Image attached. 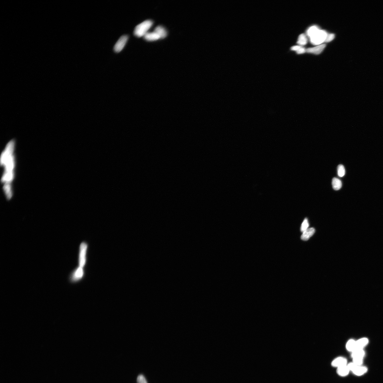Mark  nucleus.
I'll use <instances>...</instances> for the list:
<instances>
[{"label":"nucleus","instance_id":"1","mask_svg":"<svg viewBox=\"0 0 383 383\" xmlns=\"http://www.w3.org/2000/svg\"><path fill=\"white\" fill-rule=\"evenodd\" d=\"M14 146L13 141H11L7 145L5 152L2 153L1 158V165H5L6 172L2 178V182H5L6 184L10 185L13 177V169L14 167V158L13 153Z\"/></svg>","mask_w":383,"mask_h":383},{"label":"nucleus","instance_id":"2","mask_svg":"<svg viewBox=\"0 0 383 383\" xmlns=\"http://www.w3.org/2000/svg\"><path fill=\"white\" fill-rule=\"evenodd\" d=\"M328 34L326 31L319 30L316 26L311 27L307 31V35L310 37L311 43L315 45H320L325 42Z\"/></svg>","mask_w":383,"mask_h":383},{"label":"nucleus","instance_id":"3","mask_svg":"<svg viewBox=\"0 0 383 383\" xmlns=\"http://www.w3.org/2000/svg\"><path fill=\"white\" fill-rule=\"evenodd\" d=\"M153 22L151 20H147L139 24L136 27L134 34L138 37L144 36L148 33V31L152 26Z\"/></svg>","mask_w":383,"mask_h":383},{"label":"nucleus","instance_id":"4","mask_svg":"<svg viewBox=\"0 0 383 383\" xmlns=\"http://www.w3.org/2000/svg\"><path fill=\"white\" fill-rule=\"evenodd\" d=\"M88 245L86 242L81 244L79 255V266L84 268L87 262V254Z\"/></svg>","mask_w":383,"mask_h":383},{"label":"nucleus","instance_id":"5","mask_svg":"<svg viewBox=\"0 0 383 383\" xmlns=\"http://www.w3.org/2000/svg\"><path fill=\"white\" fill-rule=\"evenodd\" d=\"M85 275L84 268L79 267L75 269L71 275L72 281L76 282L81 279Z\"/></svg>","mask_w":383,"mask_h":383},{"label":"nucleus","instance_id":"6","mask_svg":"<svg viewBox=\"0 0 383 383\" xmlns=\"http://www.w3.org/2000/svg\"><path fill=\"white\" fill-rule=\"evenodd\" d=\"M128 36L124 35L121 36L114 46V50L115 52L119 53L123 50L127 42Z\"/></svg>","mask_w":383,"mask_h":383},{"label":"nucleus","instance_id":"7","mask_svg":"<svg viewBox=\"0 0 383 383\" xmlns=\"http://www.w3.org/2000/svg\"><path fill=\"white\" fill-rule=\"evenodd\" d=\"M347 359L343 357H338L333 359L331 363L332 366L337 368L347 365Z\"/></svg>","mask_w":383,"mask_h":383},{"label":"nucleus","instance_id":"8","mask_svg":"<svg viewBox=\"0 0 383 383\" xmlns=\"http://www.w3.org/2000/svg\"><path fill=\"white\" fill-rule=\"evenodd\" d=\"M325 44H322L316 46V47L309 48L306 50V52L314 54H319L326 47Z\"/></svg>","mask_w":383,"mask_h":383},{"label":"nucleus","instance_id":"9","mask_svg":"<svg viewBox=\"0 0 383 383\" xmlns=\"http://www.w3.org/2000/svg\"><path fill=\"white\" fill-rule=\"evenodd\" d=\"M315 229L314 228H311L307 229L303 232L301 238L304 241L308 240L309 239L313 236L315 233Z\"/></svg>","mask_w":383,"mask_h":383},{"label":"nucleus","instance_id":"10","mask_svg":"<svg viewBox=\"0 0 383 383\" xmlns=\"http://www.w3.org/2000/svg\"><path fill=\"white\" fill-rule=\"evenodd\" d=\"M350 372L347 365L337 368V375L341 377L347 376L349 374Z\"/></svg>","mask_w":383,"mask_h":383},{"label":"nucleus","instance_id":"11","mask_svg":"<svg viewBox=\"0 0 383 383\" xmlns=\"http://www.w3.org/2000/svg\"><path fill=\"white\" fill-rule=\"evenodd\" d=\"M146 40L149 41H154L160 39V36L157 33L153 32L152 33H148L144 36Z\"/></svg>","mask_w":383,"mask_h":383},{"label":"nucleus","instance_id":"12","mask_svg":"<svg viewBox=\"0 0 383 383\" xmlns=\"http://www.w3.org/2000/svg\"><path fill=\"white\" fill-rule=\"evenodd\" d=\"M368 369L367 367L362 366H357L356 367L354 370L352 372L355 375L360 376L365 374L367 372Z\"/></svg>","mask_w":383,"mask_h":383},{"label":"nucleus","instance_id":"13","mask_svg":"<svg viewBox=\"0 0 383 383\" xmlns=\"http://www.w3.org/2000/svg\"><path fill=\"white\" fill-rule=\"evenodd\" d=\"M154 32L159 35L160 38H164L167 36V31L162 26H157L155 28Z\"/></svg>","mask_w":383,"mask_h":383},{"label":"nucleus","instance_id":"14","mask_svg":"<svg viewBox=\"0 0 383 383\" xmlns=\"http://www.w3.org/2000/svg\"><path fill=\"white\" fill-rule=\"evenodd\" d=\"M346 348L349 352H352L357 349L356 341L353 340H350L346 343Z\"/></svg>","mask_w":383,"mask_h":383},{"label":"nucleus","instance_id":"15","mask_svg":"<svg viewBox=\"0 0 383 383\" xmlns=\"http://www.w3.org/2000/svg\"><path fill=\"white\" fill-rule=\"evenodd\" d=\"M368 342L369 341L367 338H361L356 341L357 349H363L368 344Z\"/></svg>","mask_w":383,"mask_h":383},{"label":"nucleus","instance_id":"16","mask_svg":"<svg viewBox=\"0 0 383 383\" xmlns=\"http://www.w3.org/2000/svg\"><path fill=\"white\" fill-rule=\"evenodd\" d=\"M332 185L333 189L337 191L341 188L342 183L340 179L335 177L333 179Z\"/></svg>","mask_w":383,"mask_h":383},{"label":"nucleus","instance_id":"17","mask_svg":"<svg viewBox=\"0 0 383 383\" xmlns=\"http://www.w3.org/2000/svg\"><path fill=\"white\" fill-rule=\"evenodd\" d=\"M365 355V352L363 349H357L352 352V357L355 358H363Z\"/></svg>","mask_w":383,"mask_h":383},{"label":"nucleus","instance_id":"18","mask_svg":"<svg viewBox=\"0 0 383 383\" xmlns=\"http://www.w3.org/2000/svg\"><path fill=\"white\" fill-rule=\"evenodd\" d=\"M307 40L304 34H302L299 36L297 43L300 46H304L307 44Z\"/></svg>","mask_w":383,"mask_h":383},{"label":"nucleus","instance_id":"19","mask_svg":"<svg viewBox=\"0 0 383 383\" xmlns=\"http://www.w3.org/2000/svg\"><path fill=\"white\" fill-rule=\"evenodd\" d=\"M337 173L339 177H342L345 174V169L342 165H340L337 167Z\"/></svg>","mask_w":383,"mask_h":383},{"label":"nucleus","instance_id":"20","mask_svg":"<svg viewBox=\"0 0 383 383\" xmlns=\"http://www.w3.org/2000/svg\"><path fill=\"white\" fill-rule=\"evenodd\" d=\"M309 226V224L308 219L307 218H306L304 219L303 223L302 224L301 228V231L302 232H304V231H305L308 228Z\"/></svg>","mask_w":383,"mask_h":383},{"label":"nucleus","instance_id":"21","mask_svg":"<svg viewBox=\"0 0 383 383\" xmlns=\"http://www.w3.org/2000/svg\"><path fill=\"white\" fill-rule=\"evenodd\" d=\"M353 363L358 366L362 365L363 363V358H353Z\"/></svg>","mask_w":383,"mask_h":383},{"label":"nucleus","instance_id":"22","mask_svg":"<svg viewBox=\"0 0 383 383\" xmlns=\"http://www.w3.org/2000/svg\"><path fill=\"white\" fill-rule=\"evenodd\" d=\"M137 383H147V381L143 375L139 376L137 378Z\"/></svg>","mask_w":383,"mask_h":383},{"label":"nucleus","instance_id":"23","mask_svg":"<svg viewBox=\"0 0 383 383\" xmlns=\"http://www.w3.org/2000/svg\"><path fill=\"white\" fill-rule=\"evenodd\" d=\"M335 35L333 34H328L327 37L325 42H331L335 38Z\"/></svg>","mask_w":383,"mask_h":383},{"label":"nucleus","instance_id":"24","mask_svg":"<svg viewBox=\"0 0 383 383\" xmlns=\"http://www.w3.org/2000/svg\"><path fill=\"white\" fill-rule=\"evenodd\" d=\"M347 366L349 369L350 370V371L352 372L355 370L356 367H357V366L356 365L354 364V363L352 362L347 364Z\"/></svg>","mask_w":383,"mask_h":383},{"label":"nucleus","instance_id":"25","mask_svg":"<svg viewBox=\"0 0 383 383\" xmlns=\"http://www.w3.org/2000/svg\"><path fill=\"white\" fill-rule=\"evenodd\" d=\"M296 53L298 54H302L306 52V50L304 48L302 47V46L298 49L296 51Z\"/></svg>","mask_w":383,"mask_h":383}]
</instances>
